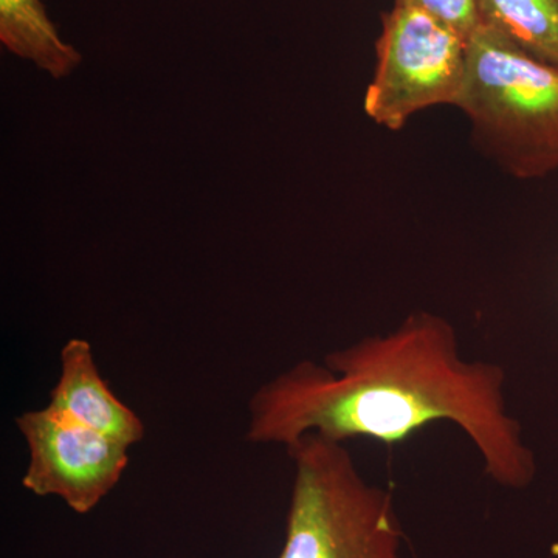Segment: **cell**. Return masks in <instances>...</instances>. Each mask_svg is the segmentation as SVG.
<instances>
[{
    "instance_id": "cell-4",
    "label": "cell",
    "mask_w": 558,
    "mask_h": 558,
    "mask_svg": "<svg viewBox=\"0 0 558 558\" xmlns=\"http://www.w3.org/2000/svg\"><path fill=\"white\" fill-rule=\"evenodd\" d=\"M376 57L363 106L371 120L399 131L421 110L457 105L469 39L425 11L392 5L381 14Z\"/></svg>"
},
{
    "instance_id": "cell-8",
    "label": "cell",
    "mask_w": 558,
    "mask_h": 558,
    "mask_svg": "<svg viewBox=\"0 0 558 558\" xmlns=\"http://www.w3.org/2000/svg\"><path fill=\"white\" fill-rule=\"evenodd\" d=\"M481 21L558 68V0H478Z\"/></svg>"
},
{
    "instance_id": "cell-5",
    "label": "cell",
    "mask_w": 558,
    "mask_h": 558,
    "mask_svg": "<svg viewBox=\"0 0 558 558\" xmlns=\"http://www.w3.org/2000/svg\"><path fill=\"white\" fill-rule=\"evenodd\" d=\"M16 427L28 450L22 487L36 497L60 498L78 515L97 509L130 465L131 446L49 407L24 411L16 417Z\"/></svg>"
},
{
    "instance_id": "cell-6",
    "label": "cell",
    "mask_w": 558,
    "mask_h": 558,
    "mask_svg": "<svg viewBox=\"0 0 558 558\" xmlns=\"http://www.w3.org/2000/svg\"><path fill=\"white\" fill-rule=\"evenodd\" d=\"M60 359V379L47 405L50 410L131 447L145 439V422L102 379L89 341L70 339Z\"/></svg>"
},
{
    "instance_id": "cell-1",
    "label": "cell",
    "mask_w": 558,
    "mask_h": 558,
    "mask_svg": "<svg viewBox=\"0 0 558 558\" xmlns=\"http://www.w3.org/2000/svg\"><path fill=\"white\" fill-rule=\"evenodd\" d=\"M505 385L501 366L461 357L450 322L413 312L385 336L330 352L325 365L301 360L260 385L250 398L245 439L288 450L314 433L391 447L447 421L475 444L488 478L526 488L537 462L509 414Z\"/></svg>"
},
{
    "instance_id": "cell-9",
    "label": "cell",
    "mask_w": 558,
    "mask_h": 558,
    "mask_svg": "<svg viewBox=\"0 0 558 558\" xmlns=\"http://www.w3.org/2000/svg\"><path fill=\"white\" fill-rule=\"evenodd\" d=\"M395 5L425 11L468 39L483 24L478 0H395Z\"/></svg>"
},
{
    "instance_id": "cell-7",
    "label": "cell",
    "mask_w": 558,
    "mask_h": 558,
    "mask_svg": "<svg viewBox=\"0 0 558 558\" xmlns=\"http://www.w3.org/2000/svg\"><path fill=\"white\" fill-rule=\"evenodd\" d=\"M0 43L57 80L83 61V54L61 38L44 0H0Z\"/></svg>"
},
{
    "instance_id": "cell-3",
    "label": "cell",
    "mask_w": 558,
    "mask_h": 558,
    "mask_svg": "<svg viewBox=\"0 0 558 558\" xmlns=\"http://www.w3.org/2000/svg\"><path fill=\"white\" fill-rule=\"evenodd\" d=\"M288 453L295 476L278 558H403L395 498L363 478L343 444L311 433Z\"/></svg>"
},
{
    "instance_id": "cell-2",
    "label": "cell",
    "mask_w": 558,
    "mask_h": 558,
    "mask_svg": "<svg viewBox=\"0 0 558 558\" xmlns=\"http://www.w3.org/2000/svg\"><path fill=\"white\" fill-rule=\"evenodd\" d=\"M478 148L517 179L558 171V68L481 24L457 101Z\"/></svg>"
}]
</instances>
